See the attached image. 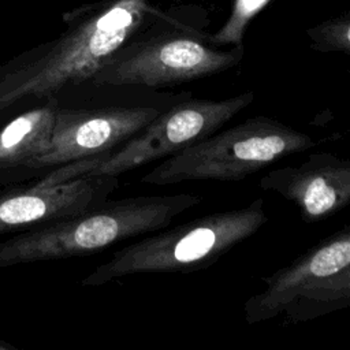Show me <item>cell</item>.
Segmentation results:
<instances>
[{
  "instance_id": "1",
  "label": "cell",
  "mask_w": 350,
  "mask_h": 350,
  "mask_svg": "<svg viewBox=\"0 0 350 350\" xmlns=\"http://www.w3.org/2000/svg\"><path fill=\"white\" fill-rule=\"evenodd\" d=\"M200 202V196L186 193L107 198L0 243V267L100 253L118 242L168 227L174 217Z\"/></svg>"
},
{
  "instance_id": "2",
  "label": "cell",
  "mask_w": 350,
  "mask_h": 350,
  "mask_svg": "<svg viewBox=\"0 0 350 350\" xmlns=\"http://www.w3.org/2000/svg\"><path fill=\"white\" fill-rule=\"evenodd\" d=\"M148 0H105L42 57L0 81V109L27 97L42 98L92 81L142 27Z\"/></svg>"
},
{
  "instance_id": "3",
  "label": "cell",
  "mask_w": 350,
  "mask_h": 350,
  "mask_svg": "<svg viewBox=\"0 0 350 350\" xmlns=\"http://www.w3.org/2000/svg\"><path fill=\"white\" fill-rule=\"evenodd\" d=\"M268 221L264 200L215 212L144 237L118 249L97 265L82 286H103L115 279L139 273L191 272L212 265L234 246L256 234Z\"/></svg>"
},
{
  "instance_id": "4",
  "label": "cell",
  "mask_w": 350,
  "mask_h": 350,
  "mask_svg": "<svg viewBox=\"0 0 350 350\" xmlns=\"http://www.w3.org/2000/svg\"><path fill=\"white\" fill-rule=\"evenodd\" d=\"M317 144L310 135L276 119L254 116L164 159L141 182L167 186L185 180H241Z\"/></svg>"
},
{
  "instance_id": "5",
  "label": "cell",
  "mask_w": 350,
  "mask_h": 350,
  "mask_svg": "<svg viewBox=\"0 0 350 350\" xmlns=\"http://www.w3.org/2000/svg\"><path fill=\"white\" fill-rule=\"evenodd\" d=\"M264 290L243 304L245 320L256 324L283 316L301 323L350 305V227L320 239L287 265L262 278Z\"/></svg>"
},
{
  "instance_id": "6",
  "label": "cell",
  "mask_w": 350,
  "mask_h": 350,
  "mask_svg": "<svg viewBox=\"0 0 350 350\" xmlns=\"http://www.w3.org/2000/svg\"><path fill=\"white\" fill-rule=\"evenodd\" d=\"M253 92L220 100L191 98L172 105L149 122L138 134L103 154L62 164L46 176L64 182L88 176H118L176 152L219 131L238 112L252 104Z\"/></svg>"
},
{
  "instance_id": "7",
  "label": "cell",
  "mask_w": 350,
  "mask_h": 350,
  "mask_svg": "<svg viewBox=\"0 0 350 350\" xmlns=\"http://www.w3.org/2000/svg\"><path fill=\"white\" fill-rule=\"evenodd\" d=\"M209 44V38L186 31L133 38L92 81L97 86H171L226 71L243 56L242 44L230 51H220Z\"/></svg>"
},
{
  "instance_id": "8",
  "label": "cell",
  "mask_w": 350,
  "mask_h": 350,
  "mask_svg": "<svg viewBox=\"0 0 350 350\" xmlns=\"http://www.w3.org/2000/svg\"><path fill=\"white\" fill-rule=\"evenodd\" d=\"M160 112L152 105L57 108L46 145L26 167L62 165L109 152L138 134Z\"/></svg>"
},
{
  "instance_id": "9",
  "label": "cell",
  "mask_w": 350,
  "mask_h": 350,
  "mask_svg": "<svg viewBox=\"0 0 350 350\" xmlns=\"http://www.w3.org/2000/svg\"><path fill=\"white\" fill-rule=\"evenodd\" d=\"M260 187L294 202L306 223L325 220L350 202V161L329 152L310 153L299 165L275 168Z\"/></svg>"
},
{
  "instance_id": "10",
  "label": "cell",
  "mask_w": 350,
  "mask_h": 350,
  "mask_svg": "<svg viewBox=\"0 0 350 350\" xmlns=\"http://www.w3.org/2000/svg\"><path fill=\"white\" fill-rule=\"evenodd\" d=\"M119 186L118 176H88L40 182L0 194V232L42 224L83 212L105 201Z\"/></svg>"
},
{
  "instance_id": "11",
  "label": "cell",
  "mask_w": 350,
  "mask_h": 350,
  "mask_svg": "<svg viewBox=\"0 0 350 350\" xmlns=\"http://www.w3.org/2000/svg\"><path fill=\"white\" fill-rule=\"evenodd\" d=\"M59 105L51 98L27 111L0 130V167L26 165L46 145Z\"/></svg>"
},
{
  "instance_id": "12",
  "label": "cell",
  "mask_w": 350,
  "mask_h": 350,
  "mask_svg": "<svg viewBox=\"0 0 350 350\" xmlns=\"http://www.w3.org/2000/svg\"><path fill=\"white\" fill-rule=\"evenodd\" d=\"M268 3L269 0H235L228 21L209 37V42L212 45H241L246 26Z\"/></svg>"
},
{
  "instance_id": "13",
  "label": "cell",
  "mask_w": 350,
  "mask_h": 350,
  "mask_svg": "<svg viewBox=\"0 0 350 350\" xmlns=\"http://www.w3.org/2000/svg\"><path fill=\"white\" fill-rule=\"evenodd\" d=\"M312 46L320 52H350V19L347 15L327 21L308 31Z\"/></svg>"
}]
</instances>
